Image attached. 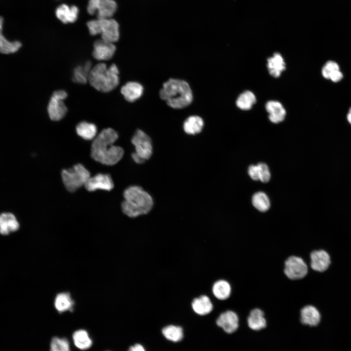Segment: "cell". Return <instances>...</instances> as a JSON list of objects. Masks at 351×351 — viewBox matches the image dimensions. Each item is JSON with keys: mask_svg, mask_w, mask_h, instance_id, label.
I'll list each match as a JSON object with an SVG mask.
<instances>
[{"mask_svg": "<svg viewBox=\"0 0 351 351\" xmlns=\"http://www.w3.org/2000/svg\"><path fill=\"white\" fill-rule=\"evenodd\" d=\"M117 133L112 128L102 130L93 139L91 157L96 161L106 165L117 163L123 156L124 150L114 143L117 139Z\"/></svg>", "mask_w": 351, "mask_h": 351, "instance_id": "cell-1", "label": "cell"}, {"mask_svg": "<svg viewBox=\"0 0 351 351\" xmlns=\"http://www.w3.org/2000/svg\"><path fill=\"white\" fill-rule=\"evenodd\" d=\"M121 204L123 213L130 217H136L148 214L152 209L153 200L150 195L141 187L131 186L124 191Z\"/></svg>", "mask_w": 351, "mask_h": 351, "instance_id": "cell-2", "label": "cell"}, {"mask_svg": "<svg viewBox=\"0 0 351 351\" xmlns=\"http://www.w3.org/2000/svg\"><path fill=\"white\" fill-rule=\"evenodd\" d=\"M159 96L169 106L174 109L188 106L193 99L189 84L185 80L175 78H170L163 83Z\"/></svg>", "mask_w": 351, "mask_h": 351, "instance_id": "cell-3", "label": "cell"}, {"mask_svg": "<svg viewBox=\"0 0 351 351\" xmlns=\"http://www.w3.org/2000/svg\"><path fill=\"white\" fill-rule=\"evenodd\" d=\"M119 71L115 64L108 67L104 63H99L92 67L88 81L96 90L108 92L114 89L119 82Z\"/></svg>", "mask_w": 351, "mask_h": 351, "instance_id": "cell-4", "label": "cell"}, {"mask_svg": "<svg viewBox=\"0 0 351 351\" xmlns=\"http://www.w3.org/2000/svg\"><path fill=\"white\" fill-rule=\"evenodd\" d=\"M87 25L91 35L100 34L101 39L112 43L119 39V25L114 19H97L89 21Z\"/></svg>", "mask_w": 351, "mask_h": 351, "instance_id": "cell-5", "label": "cell"}, {"mask_svg": "<svg viewBox=\"0 0 351 351\" xmlns=\"http://www.w3.org/2000/svg\"><path fill=\"white\" fill-rule=\"evenodd\" d=\"M89 171L81 164L64 169L61 172L63 184L68 191L74 192L85 184L90 177Z\"/></svg>", "mask_w": 351, "mask_h": 351, "instance_id": "cell-6", "label": "cell"}, {"mask_svg": "<svg viewBox=\"0 0 351 351\" xmlns=\"http://www.w3.org/2000/svg\"><path fill=\"white\" fill-rule=\"evenodd\" d=\"M309 272V266L301 257L292 255L284 261L283 272L291 280H299L305 278Z\"/></svg>", "mask_w": 351, "mask_h": 351, "instance_id": "cell-7", "label": "cell"}, {"mask_svg": "<svg viewBox=\"0 0 351 351\" xmlns=\"http://www.w3.org/2000/svg\"><path fill=\"white\" fill-rule=\"evenodd\" d=\"M117 8L114 0H89L87 10L90 15L97 14V19H109L116 12Z\"/></svg>", "mask_w": 351, "mask_h": 351, "instance_id": "cell-8", "label": "cell"}, {"mask_svg": "<svg viewBox=\"0 0 351 351\" xmlns=\"http://www.w3.org/2000/svg\"><path fill=\"white\" fill-rule=\"evenodd\" d=\"M135 146V153L143 160L149 159L153 153L152 140L143 131L138 129L131 139Z\"/></svg>", "mask_w": 351, "mask_h": 351, "instance_id": "cell-9", "label": "cell"}, {"mask_svg": "<svg viewBox=\"0 0 351 351\" xmlns=\"http://www.w3.org/2000/svg\"><path fill=\"white\" fill-rule=\"evenodd\" d=\"M332 261L328 251L322 249L314 250L309 255V268L314 272L323 273L329 269Z\"/></svg>", "mask_w": 351, "mask_h": 351, "instance_id": "cell-10", "label": "cell"}, {"mask_svg": "<svg viewBox=\"0 0 351 351\" xmlns=\"http://www.w3.org/2000/svg\"><path fill=\"white\" fill-rule=\"evenodd\" d=\"M84 187L89 192L95 191L97 190L110 191L114 187V183L109 175L99 173L94 176H90Z\"/></svg>", "mask_w": 351, "mask_h": 351, "instance_id": "cell-11", "label": "cell"}, {"mask_svg": "<svg viewBox=\"0 0 351 351\" xmlns=\"http://www.w3.org/2000/svg\"><path fill=\"white\" fill-rule=\"evenodd\" d=\"M216 325L228 333L237 330L239 326L237 314L232 310H227L221 313L216 320Z\"/></svg>", "mask_w": 351, "mask_h": 351, "instance_id": "cell-12", "label": "cell"}, {"mask_svg": "<svg viewBox=\"0 0 351 351\" xmlns=\"http://www.w3.org/2000/svg\"><path fill=\"white\" fill-rule=\"evenodd\" d=\"M116 50L114 43L102 39H98L94 43L93 56L98 60H108L112 58Z\"/></svg>", "mask_w": 351, "mask_h": 351, "instance_id": "cell-13", "label": "cell"}, {"mask_svg": "<svg viewBox=\"0 0 351 351\" xmlns=\"http://www.w3.org/2000/svg\"><path fill=\"white\" fill-rule=\"evenodd\" d=\"M321 318L319 310L313 305L307 304L300 310V320L303 325L316 326L319 324Z\"/></svg>", "mask_w": 351, "mask_h": 351, "instance_id": "cell-14", "label": "cell"}, {"mask_svg": "<svg viewBox=\"0 0 351 351\" xmlns=\"http://www.w3.org/2000/svg\"><path fill=\"white\" fill-rule=\"evenodd\" d=\"M63 100L52 96L47 107L48 115L51 120L58 121L65 116L67 109Z\"/></svg>", "mask_w": 351, "mask_h": 351, "instance_id": "cell-15", "label": "cell"}, {"mask_svg": "<svg viewBox=\"0 0 351 351\" xmlns=\"http://www.w3.org/2000/svg\"><path fill=\"white\" fill-rule=\"evenodd\" d=\"M191 304L193 311L199 315H207L214 309V305L211 298L206 294H202L194 298Z\"/></svg>", "mask_w": 351, "mask_h": 351, "instance_id": "cell-16", "label": "cell"}, {"mask_svg": "<svg viewBox=\"0 0 351 351\" xmlns=\"http://www.w3.org/2000/svg\"><path fill=\"white\" fill-rule=\"evenodd\" d=\"M211 290L214 298L219 301H225L231 296L232 288L228 281L220 279L213 283Z\"/></svg>", "mask_w": 351, "mask_h": 351, "instance_id": "cell-17", "label": "cell"}, {"mask_svg": "<svg viewBox=\"0 0 351 351\" xmlns=\"http://www.w3.org/2000/svg\"><path fill=\"white\" fill-rule=\"evenodd\" d=\"M265 108L269 114V118L272 122L278 123L285 119L286 112L280 102L276 100L268 101L266 103Z\"/></svg>", "mask_w": 351, "mask_h": 351, "instance_id": "cell-18", "label": "cell"}, {"mask_svg": "<svg viewBox=\"0 0 351 351\" xmlns=\"http://www.w3.org/2000/svg\"><path fill=\"white\" fill-rule=\"evenodd\" d=\"M247 321L249 327L254 331L264 329L267 325L264 312L261 308L257 307L251 310Z\"/></svg>", "mask_w": 351, "mask_h": 351, "instance_id": "cell-19", "label": "cell"}, {"mask_svg": "<svg viewBox=\"0 0 351 351\" xmlns=\"http://www.w3.org/2000/svg\"><path fill=\"white\" fill-rule=\"evenodd\" d=\"M20 224L14 214L11 213H3L0 214V234L3 235L9 234L19 230Z\"/></svg>", "mask_w": 351, "mask_h": 351, "instance_id": "cell-20", "label": "cell"}, {"mask_svg": "<svg viewBox=\"0 0 351 351\" xmlns=\"http://www.w3.org/2000/svg\"><path fill=\"white\" fill-rule=\"evenodd\" d=\"M143 90V87L140 83L135 81H130L121 87L120 91L127 101L133 102L141 97Z\"/></svg>", "mask_w": 351, "mask_h": 351, "instance_id": "cell-21", "label": "cell"}, {"mask_svg": "<svg viewBox=\"0 0 351 351\" xmlns=\"http://www.w3.org/2000/svg\"><path fill=\"white\" fill-rule=\"evenodd\" d=\"M78 9L75 5L69 6L63 4L56 10L57 17L64 23L74 22L78 19Z\"/></svg>", "mask_w": 351, "mask_h": 351, "instance_id": "cell-22", "label": "cell"}, {"mask_svg": "<svg viewBox=\"0 0 351 351\" xmlns=\"http://www.w3.org/2000/svg\"><path fill=\"white\" fill-rule=\"evenodd\" d=\"M267 68L270 74L274 78H278L286 69L285 62L281 55L275 53L267 59Z\"/></svg>", "mask_w": 351, "mask_h": 351, "instance_id": "cell-23", "label": "cell"}, {"mask_svg": "<svg viewBox=\"0 0 351 351\" xmlns=\"http://www.w3.org/2000/svg\"><path fill=\"white\" fill-rule=\"evenodd\" d=\"M92 63L87 61L83 64L77 66L73 72L72 79L74 82L79 84H84L88 81L91 71Z\"/></svg>", "mask_w": 351, "mask_h": 351, "instance_id": "cell-24", "label": "cell"}, {"mask_svg": "<svg viewBox=\"0 0 351 351\" xmlns=\"http://www.w3.org/2000/svg\"><path fill=\"white\" fill-rule=\"evenodd\" d=\"M54 306L59 312L72 311L74 308V301L69 292H60L55 298Z\"/></svg>", "mask_w": 351, "mask_h": 351, "instance_id": "cell-25", "label": "cell"}, {"mask_svg": "<svg viewBox=\"0 0 351 351\" xmlns=\"http://www.w3.org/2000/svg\"><path fill=\"white\" fill-rule=\"evenodd\" d=\"M3 18L0 16V53L8 54L18 51L21 46L19 41H10L2 34Z\"/></svg>", "mask_w": 351, "mask_h": 351, "instance_id": "cell-26", "label": "cell"}, {"mask_svg": "<svg viewBox=\"0 0 351 351\" xmlns=\"http://www.w3.org/2000/svg\"><path fill=\"white\" fill-rule=\"evenodd\" d=\"M204 126L203 119L198 116H191L183 123V130L188 135H194L200 133Z\"/></svg>", "mask_w": 351, "mask_h": 351, "instance_id": "cell-27", "label": "cell"}, {"mask_svg": "<svg viewBox=\"0 0 351 351\" xmlns=\"http://www.w3.org/2000/svg\"><path fill=\"white\" fill-rule=\"evenodd\" d=\"M322 74L325 78L335 82L339 81L343 78L339 65L333 61H328L325 63L322 69Z\"/></svg>", "mask_w": 351, "mask_h": 351, "instance_id": "cell-28", "label": "cell"}, {"mask_svg": "<svg viewBox=\"0 0 351 351\" xmlns=\"http://www.w3.org/2000/svg\"><path fill=\"white\" fill-rule=\"evenodd\" d=\"M77 134L85 140H93L97 135V127L95 124L81 121L76 126Z\"/></svg>", "mask_w": 351, "mask_h": 351, "instance_id": "cell-29", "label": "cell"}, {"mask_svg": "<svg viewBox=\"0 0 351 351\" xmlns=\"http://www.w3.org/2000/svg\"><path fill=\"white\" fill-rule=\"evenodd\" d=\"M73 340L75 346L81 350L90 348L93 343L88 333L84 330L75 332L73 334Z\"/></svg>", "mask_w": 351, "mask_h": 351, "instance_id": "cell-30", "label": "cell"}, {"mask_svg": "<svg viewBox=\"0 0 351 351\" xmlns=\"http://www.w3.org/2000/svg\"><path fill=\"white\" fill-rule=\"evenodd\" d=\"M256 99L254 94L247 90L242 93L236 100V105L242 110L251 109L256 102Z\"/></svg>", "mask_w": 351, "mask_h": 351, "instance_id": "cell-31", "label": "cell"}, {"mask_svg": "<svg viewBox=\"0 0 351 351\" xmlns=\"http://www.w3.org/2000/svg\"><path fill=\"white\" fill-rule=\"evenodd\" d=\"M252 203L254 206L259 211L265 212L270 207V199L267 195L262 192H257L252 197Z\"/></svg>", "mask_w": 351, "mask_h": 351, "instance_id": "cell-32", "label": "cell"}, {"mask_svg": "<svg viewBox=\"0 0 351 351\" xmlns=\"http://www.w3.org/2000/svg\"><path fill=\"white\" fill-rule=\"evenodd\" d=\"M162 332L166 338L173 342H178L183 337L182 329L177 326L171 325L166 326L163 328Z\"/></svg>", "mask_w": 351, "mask_h": 351, "instance_id": "cell-33", "label": "cell"}, {"mask_svg": "<svg viewBox=\"0 0 351 351\" xmlns=\"http://www.w3.org/2000/svg\"><path fill=\"white\" fill-rule=\"evenodd\" d=\"M50 351H70L69 343L66 338L54 337L51 342Z\"/></svg>", "mask_w": 351, "mask_h": 351, "instance_id": "cell-34", "label": "cell"}, {"mask_svg": "<svg viewBox=\"0 0 351 351\" xmlns=\"http://www.w3.org/2000/svg\"><path fill=\"white\" fill-rule=\"evenodd\" d=\"M257 165L259 170V180L264 183L268 182L271 178L268 166L264 163H259Z\"/></svg>", "mask_w": 351, "mask_h": 351, "instance_id": "cell-35", "label": "cell"}, {"mask_svg": "<svg viewBox=\"0 0 351 351\" xmlns=\"http://www.w3.org/2000/svg\"><path fill=\"white\" fill-rule=\"evenodd\" d=\"M248 174L252 179L259 180V170L257 165L250 166L248 168Z\"/></svg>", "mask_w": 351, "mask_h": 351, "instance_id": "cell-36", "label": "cell"}, {"mask_svg": "<svg viewBox=\"0 0 351 351\" xmlns=\"http://www.w3.org/2000/svg\"><path fill=\"white\" fill-rule=\"evenodd\" d=\"M128 351H146L144 347L140 344H136L131 346Z\"/></svg>", "mask_w": 351, "mask_h": 351, "instance_id": "cell-37", "label": "cell"}, {"mask_svg": "<svg viewBox=\"0 0 351 351\" xmlns=\"http://www.w3.org/2000/svg\"><path fill=\"white\" fill-rule=\"evenodd\" d=\"M132 157L135 161V162L138 164L142 163L145 161L141 157H140L138 155H137L135 152L132 153Z\"/></svg>", "mask_w": 351, "mask_h": 351, "instance_id": "cell-38", "label": "cell"}, {"mask_svg": "<svg viewBox=\"0 0 351 351\" xmlns=\"http://www.w3.org/2000/svg\"><path fill=\"white\" fill-rule=\"evenodd\" d=\"M347 119L349 122L351 124V108L350 109L347 115Z\"/></svg>", "mask_w": 351, "mask_h": 351, "instance_id": "cell-39", "label": "cell"}]
</instances>
